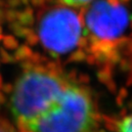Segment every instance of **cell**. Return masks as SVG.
Instances as JSON below:
<instances>
[{
  "label": "cell",
  "mask_w": 132,
  "mask_h": 132,
  "mask_svg": "<svg viewBox=\"0 0 132 132\" xmlns=\"http://www.w3.org/2000/svg\"><path fill=\"white\" fill-rule=\"evenodd\" d=\"M12 126L13 125H11L9 120H7L6 118H0V132H9Z\"/></svg>",
  "instance_id": "13"
},
{
  "label": "cell",
  "mask_w": 132,
  "mask_h": 132,
  "mask_svg": "<svg viewBox=\"0 0 132 132\" xmlns=\"http://www.w3.org/2000/svg\"><path fill=\"white\" fill-rule=\"evenodd\" d=\"M131 106H132V102H131Z\"/></svg>",
  "instance_id": "22"
},
{
  "label": "cell",
  "mask_w": 132,
  "mask_h": 132,
  "mask_svg": "<svg viewBox=\"0 0 132 132\" xmlns=\"http://www.w3.org/2000/svg\"><path fill=\"white\" fill-rule=\"evenodd\" d=\"M129 13L120 0H98L84 13L90 52L100 62H112L129 24Z\"/></svg>",
  "instance_id": "3"
},
{
  "label": "cell",
  "mask_w": 132,
  "mask_h": 132,
  "mask_svg": "<svg viewBox=\"0 0 132 132\" xmlns=\"http://www.w3.org/2000/svg\"><path fill=\"white\" fill-rule=\"evenodd\" d=\"M61 1L69 6L78 8V7H84L87 4H89L92 0H61Z\"/></svg>",
  "instance_id": "10"
},
{
  "label": "cell",
  "mask_w": 132,
  "mask_h": 132,
  "mask_svg": "<svg viewBox=\"0 0 132 132\" xmlns=\"http://www.w3.org/2000/svg\"><path fill=\"white\" fill-rule=\"evenodd\" d=\"M24 132H33V131H31V130H27V131H24Z\"/></svg>",
  "instance_id": "20"
},
{
  "label": "cell",
  "mask_w": 132,
  "mask_h": 132,
  "mask_svg": "<svg viewBox=\"0 0 132 132\" xmlns=\"http://www.w3.org/2000/svg\"><path fill=\"white\" fill-rule=\"evenodd\" d=\"M3 43H4L5 47L9 48V49H16L18 48V40L13 36H3Z\"/></svg>",
  "instance_id": "11"
},
{
  "label": "cell",
  "mask_w": 132,
  "mask_h": 132,
  "mask_svg": "<svg viewBox=\"0 0 132 132\" xmlns=\"http://www.w3.org/2000/svg\"><path fill=\"white\" fill-rule=\"evenodd\" d=\"M103 122L105 127L112 132H119L120 129V120H118L117 118H112L108 116L103 114Z\"/></svg>",
  "instance_id": "5"
},
{
  "label": "cell",
  "mask_w": 132,
  "mask_h": 132,
  "mask_svg": "<svg viewBox=\"0 0 132 132\" xmlns=\"http://www.w3.org/2000/svg\"><path fill=\"white\" fill-rule=\"evenodd\" d=\"M71 82L60 71L43 67L27 70L16 81L11 111L16 118L27 121L38 118L56 101Z\"/></svg>",
  "instance_id": "1"
},
{
  "label": "cell",
  "mask_w": 132,
  "mask_h": 132,
  "mask_svg": "<svg viewBox=\"0 0 132 132\" xmlns=\"http://www.w3.org/2000/svg\"><path fill=\"white\" fill-rule=\"evenodd\" d=\"M98 78L102 83L108 85L110 82H112V76H111V72L109 70L104 69V70H101L98 72Z\"/></svg>",
  "instance_id": "9"
},
{
  "label": "cell",
  "mask_w": 132,
  "mask_h": 132,
  "mask_svg": "<svg viewBox=\"0 0 132 132\" xmlns=\"http://www.w3.org/2000/svg\"><path fill=\"white\" fill-rule=\"evenodd\" d=\"M1 88H2V90L4 91V92H6V93H9V92H11V91H13V87H12V85H8V84H6V85H2L1 86Z\"/></svg>",
  "instance_id": "14"
},
{
  "label": "cell",
  "mask_w": 132,
  "mask_h": 132,
  "mask_svg": "<svg viewBox=\"0 0 132 132\" xmlns=\"http://www.w3.org/2000/svg\"><path fill=\"white\" fill-rule=\"evenodd\" d=\"M90 132H106V130H104V129H97V130H92Z\"/></svg>",
  "instance_id": "17"
},
{
  "label": "cell",
  "mask_w": 132,
  "mask_h": 132,
  "mask_svg": "<svg viewBox=\"0 0 132 132\" xmlns=\"http://www.w3.org/2000/svg\"><path fill=\"white\" fill-rule=\"evenodd\" d=\"M2 38V29H1V28H0V39Z\"/></svg>",
  "instance_id": "19"
},
{
  "label": "cell",
  "mask_w": 132,
  "mask_h": 132,
  "mask_svg": "<svg viewBox=\"0 0 132 132\" xmlns=\"http://www.w3.org/2000/svg\"><path fill=\"white\" fill-rule=\"evenodd\" d=\"M1 86H2V77L0 76V88H1Z\"/></svg>",
  "instance_id": "18"
},
{
  "label": "cell",
  "mask_w": 132,
  "mask_h": 132,
  "mask_svg": "<svg viewBox=\"0 0 132 132\" xmlns=\"http://www.w3.org/2000/svg\"><path fill=\"white\" fill-rule=\"evenodd\" d=\"M119 132H132V114L126 116L120 121Z\"/></svg>",
  "instance_id": "8"
},
{
  "label": "cell",
  "mask_w": 132,
  "mask_h": 132,
  "mask_svg": "<svg viewBox=\"0 0 132 132\" xmlns=\"http://www.w3.org/2000/svg\"><path fill=\"white\" fill-rule=\"evenodd\" d=\"M94 113L89 92L70 83L44 113L28 121V127L33 132H90L99 126L93 120Z\"/></svg>",
  "instance_id": "2"
},
{
  "label": "cell",
  "mask_w": 132,
  "mask_h": 132,
  "mask_svg": "<svg viewBox=\"0 0 132 132\" xmlns=\"http://www.w3.org/2000/svg\"><path fill=\"white\" fill-rule=\"evenodd\" d=\"M120 1H128V0H120Z\"/></svg>",
  "instance_id": "21"
},
{
  "label": "cell",
  "mask_w": 132,
  "mask_h": 132,
  "mask_svg": "<svg viewBox=\"0 0 132 132\" xmlns=\"http://www.w3.org/2000/svg\"><path fill=\"white\" fill-rule=\"evenodd\" d=\"M44 1H45V0H31V2H32L34 5H41V4H43Z\"/></svg>",
  "instance_id": "15"
},
{
  "label": "cell",
  "mask_w": 132,
  "mask_h": 132,
  "mask_svg": "<svg viewBox=\"0 0 132 132\" xmlns=\"http://www.w3.org/2000/svg\"><path fill=\"white\" fill-rule=\"evenodd\" d=\"M81 35V19L76 12L55 7L42 15L38 24V37L43 47L53 56L73 50Z\"/></svg>",
  "instance_id": "4"
},
{
  "label": "cell",
  "mask_w": 132,
  "mask_h": 132,
  "mask_svg": "<svg viewBox=\"0 0 132 132\" xmlns=\"http://www.w3.org/2000/svg\"><path fill=\"white\" fill-rule=\"evenodd\" d=\"M15 55L18 60H26L32 55V51L28 46H21L17 48Z\"/></svg>",
  "instance_id": "7"
},
{
  "label": "cell",
  "mask_w": 132,
  "mask_h": 132,
  "mask_svg": "<svg viewBox=\"0 0 132 132\" xmlns=\"http://www.w3.org/2000/svg\"><path fill=\"white\" fill-rule=\"evenodd\" d=\"M128 53H129V65H130V75H129V77H128V84L131 85L132 84V39L129 40L128 42Z\"/></svg>",
  "instance_id": "12"
},
{
  "label": "cell",
  "mask_w": 132,
  "mask_h": 132,
  "mask_svg": "<svg viewBox=\"0 0 132 132\" xmlns=\"http://www.w3.org/2000/svg\"><path fill=\"white\" fill-rule=\"evenodd\" d=\"M4 102H5V97H4V95H3L2 93H1V92H0V105L4 104Z\"/></svg>",
  "instance_id": "16"
},
{
  "label": "cell",
  "mask_w": 132,
  "mask_h": 132,
  "mask_svg": "<svg viewBox=\"0 0 132 132\" xmlns=\"http://www.w3.org/2000/svg\"><path fill=\"white\" fill-rule=\"evenodd\" d=\"M17 19L20 21L21 24H30L33 22V12L30 8H26L22 12L18 13Z\"/></svg>",
  "instance_id": "6"
}]
</instances>
